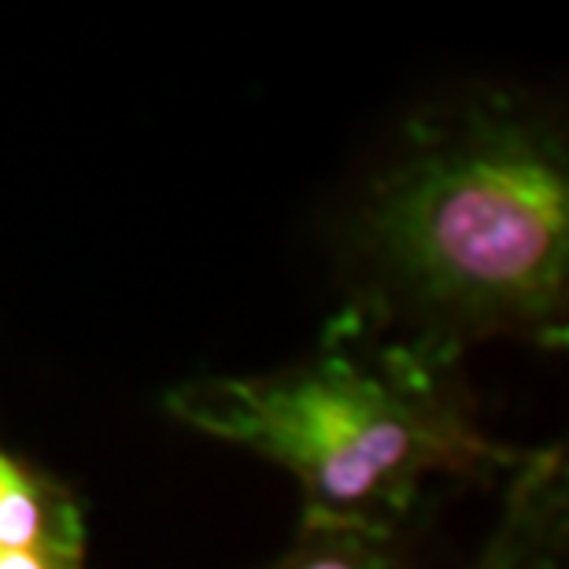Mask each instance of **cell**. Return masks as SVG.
Returning a JSON list of instances; mask_svg holds the SVG:
<instances>
[{
  "instance_id": "obj_3",
  "label": "cell",
  "mask_w": 569,
  "mask_h": 569,
  "mask_svg": "<svg viewBox=\"0 0 569 569\" xmlns=\"http://www.w3.org/2000/svg\"><path fill=\"white\" fill-rule=\"evenodd\" d=\"M473 569H569L566 448L526 451L507 477L499 521Z\"/></svg>"
},
{
  "instance_id": "obj_1",
  "label": "cell",
  "mask_w": 569,
  "mask_h": 569,
  "mask_svg": "<svg viewBox=\"0 0 569 569\" xmlns=\"http://www.w3.org/2000/svg\"><path fill=\"white\" fill-rule=\"evenodd\" d=\"M356 333L462 362L485 340H569V148L548 108L485 93L411 119L345 244Z\"/></svg>"
},
{
  "instance_id": "obj_6",
  "label": "cell",
  "mask_w": 569,
  "mask_h": 569,
  "mask_svg": "<svg viewBox=\"0 0 569 569\" xmlns=\"http://www.w3.org/2000/svg\"><path fill=\"white\" fill-rule=\"evenodd\" d=\"M0 569H86V551L0 548Z\"/></svg>"
},
{
  "instance_id": "obj_2",
  "label": "cell",
  "mask_w": 569,
  "mask_h": 569,
  "mask_svg": "<svg viewBox=\"0 0 569 569\" xmlns=\"http://www.w3.org/2000/svg\"><path fill=\"white\" fill-rule=\"evenodd\" d=\"M167 415L289 470L322 526L407 532L437 481L485 485L526 459L485 432L462 362L337 322L292 367L178 385Z\"/></svg>"
},
{
  "instance_id": "obj_5",
  "label": "cell",
  "mask_w": 569,
  "mask_h": 569,
  "mask_svg": "<svg viewBox=\"0 0 569 569\" xmlns=\"http://www.w3.org/2000/svg\"><path fill=\"white\" fill-rule=\"evenodd\" d=\"M407 532L303 521L300 537L270 569H407Z\"/></svg>"
},
{
  "instance_id": "obj_4",
  "label": "cell",
  "mask_w": 569,
  "mask_h": 569,
  "mask_svg": "<svg viewBox=\"0 0 569 569\" xmlns=\"http://www.w3.org/2000/svg\"><path fill=\"white\" fill-rule=\"evenodd\" d=\"M0 548L86 551V515L71 488L4 448H0Z\"/></svg>"
}]
</instances>
